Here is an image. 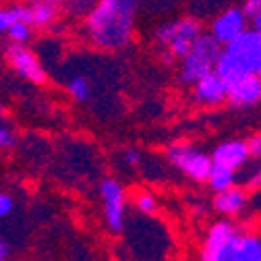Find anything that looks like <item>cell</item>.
Masks as SVG:
<instances>
[{"instance_id": "12", "label": "cell", "mask_w": 261, "mask_h": 261, "mask_svg": "<svg viewBox=\"0 0 261 261\" xmlns=\"http://www.w3.org/2000/svg\"><path fill=\"white\" fill-rule=\"evenodd\" d=\"M191 95L195 104L205 108H218L226 102V81L214 71L191 85Z\"/></svg>"}, {"instance_id": "3", "label": "cell", "mask_w": 261, "mask_h": 261, "mask_svg": "<svg viewBox=\"0 0 261 261\" xmlns=\"http://www.w3.org/2000/svg\"><path fill=\"white\" fill-rule=\"evenodd\" d=\"M201 34H203V29H201V23L197 19L180 17V19H172V21L162 23L155 29L153 40L162 50H164L168 60H176V58L180 60L189 52L193 42Z\"/></svg>"}, {"instance_id": "7", "label": "cell", "mask_w": 261, "mask_h": 261, "mask_svg": "<svg viewBox=\"0 0 261 261\" xmlns=\"http://www.w3.org/2000/svg\"><path fill=\"white\" fill-rule=\"evenodd\" d=\"M97 193L102 199L104 222L110 232H122L126 224V189L120 180L106 176L97 185Z\"/></svg>"}, {"instance_id": "30", "label": "cell", "mask_w": 261, "mask_h": 261, "mask_svg": "<svg viewBox=\"0 0 261 261\" xmlns=\"http://www.w3.org/2000/svg\"><path fill=\"white\" fill-rule=\"evenodd\" d=\"M5 112H7V110H5V104L0 102V120H5Z\"/></svg>"}, {"instance_id": "22", "label": "cell", "mask_w": 261, "mask_h": 261, "mask_svg": "<svg viewBox=\"0 0 261 261\" xmlns=\"http://www.w3.org/2000/svg\"><path fill=\"white\" fill-rule=\"evenodd\" d=\"M15 210V199H13V195L5 193V191H0V220H5L13 214Z\"/></svg>"}, {"instance_id": "4", "label": "cell", "mask_w": 261, "mask_h": 261, "mask_svg": "<svg viewBox=\"0 0 261 261\" xmlns=\"http://www.w3.org/2000/svg\"><path fill=\"white\" fill-rule=\"evenodd\" d=\"M222 46L210 36L201 34L193 42L189 52L180 58V69H178V79L182 85H193L205 75L216 71L218 56H220Z\"/></svg>"}, {"instance_id": "14", "label": "cell", "mask_w": 261, "mask_h": 261, "mask_svg": "<svg viewBox=\"0 0 261 261\" xmlns=\"http://www.w3.org/2000/svg\"><path fill=\"white\" fill-rule=\"evenodd\" d=\"M226 261H261V237L253 232L241 234Z\"/></svg>"}, {"instance_id": "2", "label": "cell", "mask_w": 261, "mask_h": 261, "mask_svg": "<svg viewBox=\"0 0 261 261\" xmlns=\"http://www.w3.org/2000/svg\"><path fill=\"white\" fill-rule=\"evenodd\" d=\"M216 73L228 81L243 75H261V34L247 29L234 42L222 46Z\"/></svg>"}, {"instance_id": "17", "label": "cell", "mask_w": 261, "mask_h": 261, "mask_svg": "<svg viewBox=\"0 0 261 261\" xmlns=\"http://www.w3.org/2000/svg\"><path fill=\"white\" fill-rule=\"evenodd\" d=\"M237 178H239V172H232L228 168H220V166H212V172L207 176V185L214 193H222L226 189H230L237 185Z\"/></svg>"}, {"instance_id": "11", "label": "cell", "mask_w": 261, "mask_h": 261, "mask_svg": "<svg viewBox=\"0 0 261 261\" xmlns=\"http://www.w3.org/2000/svg\"><path fill=\"white\" fill-rule=\"evenodd\" d=\"M212 158V166H220V168H228L232 172L243 170L249 164V149H247V141L243 139H230L224 141L220 145L214 147V151L210 153Z\"/></svg>"}, {"instance_id": "21", "label": "cell", "mask_w": 261, "mask_h": 261, "mask_svg": "<svg viewBox=\"0 0 261 261\" xmlns=\"http://www.w3.org/2000/svg\"><path fill=\"white\" fill-rule=\"evenodd\" d=\"M15 145V133L5 120H0V149H11Z\"/></svg>"}, {"instance_id": "10", "label": "cell", "mask_w": 261, "mask_h": 261, "mask_svg": "<svg viewBox=\"0 0 261 261\" xmlns=\"http://www.w3.org/2000/svg\"><path fill=\"white\" fill-rule=\"evenodd\" d=\"M226 102L234 108H251L261 102L259 75H243L226 81Z\"/></svg>"}, {"instance_id": "15", "label": "cell", "mask_w": 261, "mask_h": 261, "mask_svg": "<svg viewBox=\"0 0 261 261\" xmlns=\"http://www.w3.org/2000/svg\"><path fill=\"white\" fill-rule=\"evenodd\" d=\"M27 9L31 27H50L58 19V7L48 3V0H31Z\"/></svg>"}, {"instance_id": "8", "label": "cell", "mask_w": 261, "mask_h": 261, "mask_svg": "<svg viewBox=\"0 0 261 261\" xmlns=\"http://www.w3.org/2000/svg\"><path fill=\"white\" fill-rule=\"evenodd\" d=\"M7 62H9V67H11L19 77H23V79L29 81V83L42 85V83H46V79H48L46 69L42 67V60L38 58V54H36L34 50H29L27 46L11 44L9 50H7Z\"/></svg>"}, {"instance_id": "24", "label": "cell", "mask_w": 261, "mask_h": 261, "mask_svg": "<svg viewBox=\"0 0 261 261\" xmlns=\"http://www.w3.org/2000/svg\"><path fill=\"white\" fill-rule=\"evenodd\" d=\"M247 189H261V160L247 176Z\"/></svg>"}, {"instance_id": "32", "label": "cell", "mask_w": 261, "mask_h": 261, "mask_svg": "<svg viewBox=\"0 0 261 261\" xmlns=\"http://www.w3.org/2000/svg\"><path fill=\"white\" fill-rule=\"evenodd\" d=\"M259 83H261V75H259Z\"/></svg>"}, {"instance_id": "1", "label": "cell", "mask_w": 261, "mask_h": 261, "mask_svg": "<svg viewBox=\"0 0 261 261\" xmlns=\"http://www.w3.org/2000/svg\"><path fill=\"white\" fill-rule=\"evenodd\" d=\"M139 0H97L85 17V38L100 50H122L135 34Z\"/></svg>"}, {"instance_id": "18", "label": "cell", "mask_w": 261, "mask_h": 261, "mask_svg": "<svg viewBox=\"0 0 261 261\" xmlns=\"http://www.w3.org/2000/svg\"><path fill=\"white\" fill-rule=\"evenodd\" d=\"M67 91L75 102H87L91 97V83L83 75H73L67 83Z\"/></svg>"}, {"instance_id": "29", "label": "cell", "mask_w": 261, "mask_h": 261, "mask_svg": "<svg viewBox=\"0 0 261 261\" xmlns=\"http://www.w3.org/2000/svg\"><path fill=\"white\" fill-rule=\"evenodd\" d=\"M48 3H52V5H64V3H73V0H48Z\"/></svg>"}, {"instance_id": "5", "label": "cell", "mask_w": 261, "mask_h": 261, "mask_svg": "<svg viewBox=\"0 0 261 261\" xmlns=\"http://www.w3.org/2000/svg\"><path fill=\"white\" fill-rule=\"evenodd\" d=\"M166 160L170 166H174L178 172H182L187 178L195 182H205L212 172V158L203 149L195 147L193 143L178 141L172 143L166 149Z\"/></svg>"}, {"instance_id": "25", "label": "cell", "mask_w": 261, "mask_h": 261, "mask_svg": "<svg viewBox=\"0 0 261 261\" xmlns=\"http://www.w3.org/2000/svg\"><path fill=\"white\" fill-rule=\"evenodd\" d=\"M141 151L139 149H135V147H128L124 153H122V162L126 166H139L141 164Z\"/></svg>"}, {"instance_id": "31", "label": "cell", "mask_w": 261, "mask_h": 261, "mask_svg": "<svg viewBox=\"0 0 261 261\" xmlns=\"http://www.w3.org/2000/svg\"><path fill=\"white\" fill-rule=\"evenodd\" d=\"M13 3H15V5H25V3L29 5V3H31V0H13Z\"/></svg>"}, {"instance_id": "20", "label": "cell", "mask_w": 261, "mask_h": 261, "mask_svg": "<svg viewBox=\"0 0 261 261\" xmlns=\"http://www.w3.org/2000/svg\"><path fill=\"white\" fill-rule=\"evenodd\" d=\"M7 36H9V40H11L13 44L25 46V44L31 40V36H34V27H31L29 23H15V25H11V29L7 31Z\"/></svg>"}, {"instance_id": "27", "label": "cell", "mask_w": 261, "mask_h": 261, "mask_svg": "<svg viewBox=\"0 0 261 261\" xmlns=\"http://www.w3.org/2000/svg\"><path fill=\"white\" fill-rule=\"evenodd\" d=\"M249 23H251V29H255V31H259V34H261V11H257L255 15H251L249 17Z\"/></svg>"}, {"instance_id": "6", "label": "cell", "mask_w": 261, "mask_h": 261, "mask_svg": "<svg viewBox=\"0 0 261 261\" xmlns=\"http://www.w3.org/2000/svg\"><path fill=\"white\" fill-rule=\"evenodd\" d=\"M239 237H241V230L232 220L222 218L214 222L201 241L199 261H226L230 251L234 249Z\"/></svg>"}, {"instance_id": "13", "label": "cell", "mask_w": 261, "mask_h": 261, "mask_svg": "<svg viewBox=\"0 0 261 261\" xmlns=\"http://www.w3.org/2000/svg\"><path fill=\"white\" fill-rule=\"evenodd\" d=\"M247 203H249V195H247V191H245L243 187H239V185L226 189V191H222V193H216L214 199H212L214 212L220 214L222 218H228V220L241 216V214L245 212Z\"/></svg>"}, {"instance_id": "9", "label": "cell", "mask_w": 261, "mask_h": 261, "mask_svg": "<svg viewBox=\"0 0 261 261\" xmlns=\"http://www.w3.org/2000/svg\"><path fill=\"white\" fill-rule=\"evenodd\" d=\"M249 29V15L243 11V9H226L224 13H220L214 21H212V27L207 34L220 44V46H226L234 42L241 34Z\"/></svg>"}, {"instance_id": "19", "label": "cell", "mask_w": 261, "mask_h": 261, "mask_svg": "<svg viewBox=\"0 0 261 261\" xmlns=\"http://www.w3.org/2000/svg\"><path fill=\"white\" fill-rule=\"evenodd\" d=\"M133 205L137 207L139 214L153 216L158 212V197H155L151 191H147V189H139L135 193V197H133Z\"/></svg>"}, {"instance_id": "26", "label": "cell", "mask_w": 261, "mask_h": 261, "mask_svg": "<svg viewBox=\"0 0 261 261\" xmlns=\"http://www.w3.org/2000/svg\"><path fill=\"white\" fill-rule=\"evenodd\" d=\"M243 11H245L249 17H251V15H255L257 11H261V0H245Z\"/></svg>"}, {"instance_id": "16", "label": "cell", "mask_w": 261, "mask_h": 261, "mask_svg": "<svg viewBox=\"0 0 261 261\" xmlns=\"http://www.w3.org/2000/svg\"><path fill=\"white\" fill-rule=\"evenodd\" d=\"M15 23H29V9L27 5H11L0 7V34H7Z\"/></svg>"}, {"instance_id": "23", "label": "cell", "mask_w": 261, "mask_h": 261, "mask_svg": "<svg viewBox=\"0 0 261 261\" xmlns=\"http://www.w3.org/2000/svg\"><path fill=\"white\" fill-rule=\"evenodd\" d=\"M247 149H249V155L255 158V160H261V133H255L247 139Z\"/></svg>"}, {"instance_id": "28", "label": "cell", "mask_w": 261, "mask_h": 261, "mask_svg": "<svg viewBox=\"0 0 261 261\" xmlns=\"http://www.w3.org/2000/svg\"><path fill=\"white\" fill-rule=\"evenodd\" d=\"M7 257H9V243L0 237V261H7Z\"/></svg>"}]
</instances>
